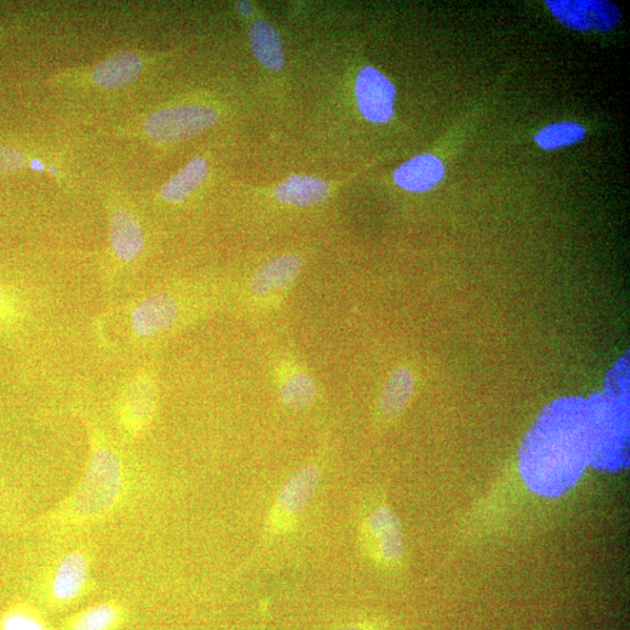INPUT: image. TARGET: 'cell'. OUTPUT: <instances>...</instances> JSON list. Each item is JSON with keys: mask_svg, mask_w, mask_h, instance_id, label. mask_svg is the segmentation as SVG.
<instances>
[{"mask_svg": "<svg viewBox=\"0 0 630 630\" xmlns=\"http://www.w3.org/2000/svg\"><path fill=\"white\" fill-rule=\"evenodd\" d=\"M591 460V416L587 399L581 397L560 398L548 404L521 450L525 479L546 493L566 490Z\"/></svg>", "mask_w": 630, "mask_h": 630, "instance_id": "cell-1", "label": "cell"}, {"mask_svg": "<svg viewBox=\"0 0 630 630\" xmlns=\"http://www.w3.org/2000/svg\"><path fill=\"white\" fill-rule=\"evenodd\" d=\"M592 430V460L605 469L626 463L629 439V355L609 370L604 393L587 399Z\"/></svg>", "mask_w": 630, "mask_h": 630, "instance_id": "cell-2", "label": "cell"}, {"mask_svg": "<svg viewBox=\"0 0 630 630\" xmlns=\"http://www.w3.org/2000/svg\"><path fill=\"white\" fill-rule=\"evenodd\" d=\"M160 60L148 51H120L90 65L61 70L49 83L70 92H117L146 79Z\"/></svg>", "mask_w": 630, "mask_h": 630, "instance_id": "cell-3", "label": "cell"}, {"mask_svg": "<svg viewBox=\"0 0 630 630\" xmlns=\"http://www.w3.org/2000/svg\"><path fill=\"white\" fill-rule=\"evenodd\" d=\"M124 491V471L118 456L104 445L94 447L83 482L72 498L70 512L79 521L106 515Z\"/></svg>", "mask_w": 630, "mask_h": 630, "instance_id": "cell-4", "label": "cell"}, {"mask_svg": "<svg viewBox=\"0 0 630 630\" xmlns=\"http://www.w3.org/2000/svg\"><path fill=\"white\" fill-rule=\"evenodd\" d=\"M218 111L210 105L186 104L154 109L137 119L132 135L152 146L182 143L213 128Z\"/></svg>", "mask_w": 630, "mask_h": 630, "instance_id": "cell-5", "label": "cell"}, {"mask_svg": "<svg viewBox=\"0 0 630 630\" xmlns=\"http://www.w3.org/2000/svg\"><path fill=\"white\" fill-rule=\"evenodd\" d=\"M321 478L320 467L309 463L282 482L264 527L270 538L287 536L296 531L300 517L319 490Z\"/></svg>", "mask_w": 630, "mask_h": 630, "instance_id": "cell-6", "label": "cell"}, {"mask_svg": "<svg viewBox=\"0 0 630 630\" xmlns=\"http://www.w3.org/2000/svg\"><path fill=\"white\" fill-rule=\"evenodd\" d=\"M364 552L381 565H395L404 555V536L399 520L387 505H380L365 516L360 526Z\"/></svg>", "mask_w": 630, "mask_h": 630, "instance_id": "cell-7", "label": "cell"}, {"mask_svg": "<svg viewBox=\"0 0 630 630\" xmlns=\"http://www.w3.org/2000/svg\"><path fill=\"white\" fill-rule=\"evenodd\" d=\"M545 4L560 24L575 31L609 32L621 20L620 9L606 0H546Z\"/></svg>", "mask_w": 630, "mask_h": 630, "instance_id": "cell-8", "label": "cell"}, {"mask_svg": "<svg viewBox=\"0 0 630 630\" xmlns=\"http://www.w3.org/2000/svg\"><path fill=\"white\" fill-rule=\"evenodd\" d=\"M355 96L362 116L373 124H387L394 116L395 87L392 81L374 67L360 71Z\"/></svg>", "mask_w": 630, "mask_h": 630, "instance_id": "cell-9", "label": "cell"}, {"mask_svg": "<svg viewBox=\"0 0 630 630\" xmlns=\"http://www.w3.org/2000/svg\"><path fill=\"white\" fill-rule=\"evenodd\" d=\"M109 215V239L114 256L121 263H132L143 254L146 233L138 216L119 199L113 197Z\"/></svg>", "mask_w": 630, "mask_h": 630, "instance_id": "cell-10", "label": "cell"}, {"mask_svg": "<svg viewBox=\"0 0 630 630\" xmlns=\"http://www.w3.org/2000/svg\"><path fill=\"white\" fill-rule=\"evenodd\" d=\"M157 389L148 374L137 376L126 389L119 402V417L126 430L131 435L143 433L156 410Z\"/></svg>", "mask_w": 630, "mask_h": 630, "instance_id": "cell-11", "label": "cell"}, {"mask_svg": "<svg viewBox=\"0 0 630 630\" xmlns=\"http://www.w3.org/2000/svg\"><path fill=\"white\" fill-rule=\"evenodd\" d=\"M89 566L84 554L65 556L53 575L49 588V600L54 606H67L84 595L88 584Z\"/></svg>", "mask_w": 630, "mask_h": 630, "instance_id": "cell-12", "label": "cell"}, {"mask_svg": "<svg viewBox=\"0 0 630 630\" xmlns=\"http://www.w3.org/2000/svg\"><path fill=\"white\" fill-rule=\"evenodd\" d=\"M179 318L177 301L168 295H156L140 301L131 313L132 332L143 339L167 332Z\"/></svg>", "mask_w": 630, "mask_h": 630, "instance_id": "cell-13", "label": "cell"}, {"mask_svg": "<svg viewBox=\"0 0 630 630\" xmlns=\"http://www.w3.org/2000/svg\"><path fill=\"white\" fill-rule=\"evenodd\" d=\"M445 168L441 160L425 153L406 161L394 173L396 185L402 190L423 193L433 190L444 179Z\"/></svg>", "mask_w": 630, "mask_h": 630, "instance_id": "cell-14", "label": "cell"}, {"mask_svg": "<svg viewBox=\"0 0 630 630\" xmlns=\"http://www.w3.org/2000/svg\"><path fill=\"white\" fill-rule=\"evenodd\" d=\"M301 269V258L295 254L278 256L263 266L250 281L252 292L266 297L291 286Z\"/></svg>", "mask_w": 630, "mask_h": 630, "instance_id": "cell-15", "label": "cell"}, {"mask_svg": "<svg viewBox=\"0 0 630 630\" xmlns=\"http://www.w3.org/2000/svg\"><path fill=\"white\" fill-rule=\"evenodd\" d=\"M210 172L205 158L195 157L162 184L159 196L167 203L186 201L205 182Z\"/></svg>", "mask_w": 630, "mask_h": 630, "instance_id": "cell-16", "label": "cell"}, {"mask_svg": "<svg viewBox=\"0 0 630 630\" xmlns=\"http://www.w3.org/2000/svg\"><path fill=\"white\" fill-rule=\"evenodd\" d=\"M330 194L327 181L313 177L292 174L276 191V197L288 205L309 207L322 202Z\"/></svg>", "mask_w": 630, "mask_h": 630, "instance_id": "cell-17", "label": "cell"}, {"mask_svg": "<svg viewBox=\"0 0 630 630\" xmlns=\"http://www.w3.org/2000/svg\"><path fill=\"white\" fill-rule=\"evenodd\" d=\"M252 50L259 64L269 71H280L286 63V54L278 31L264 20H256L249 29Z\"/></svg>", "mask_w": 630, "mask_h": 630, "instance_id": "cell-18", "label": "cell"}, {"mask_svg": "<svg viewBox=\"0 0 630 630\" xmlns=\"http://www.w3.org/2000/svg\"><path fill=\"white\" fill-rule=\"evenodd\" d=\"M127 611L117 602L90 606L70 618L63 630H117L125 624Z\"/></svg>", "mask_w": 630, "mask_h": 630, "instance_id": "cell-19", "label": "cell"}, {"mask_svg": "<svg viewBox=\"0 0 630 630\" xmlns=\"http://www.w3.org/2000/svg\"><path fill=\"white\" fill-rule=\"evenodd\" d=\"M415 389V377L408 369L395 371L385 383L380 409L385 416H395L408 404Z\"/></svg>", "mask_w": 630, "mask_h": 630, "instance_id": "cell-20", "label": "cell"}, {"mask_svg": "<svg viewBox=\"0 0 630 630\" xmlns=\"http://www.w3.org/2000/svg\"><path fill=\"white\" fill-rule=\"evenodd\" d=\"M0 630H51V628L36 607L19 601L0 613Z\"/></svg>", "mask_w": 630, "mask_h": 630, "instance_id": "cell-21", "label": "cell"}, {"mask_svg": "<svg viewBox=\"0 0 630 630\" xmlns=\"http://www.w3.org/2000/svg\"><path fill=\"white\" fill-rule=\"evenodd\" d=\"M585 136V128L575 121H559L541 129L535 136V141L543 150L553 151L574 146Z\"/></svg>", "mask_w": 630, "mask_h": 630, "instance_id": "cell-22", "label": "cell"}, {"mask_svg": "<svg viewBox=\"0 0 630 630\" xmlns=\"http://www.w3.org/2000/svg\"><path fill=\"white\" fill-rule=\"evenodd\" d=\"M316 396V383L307 374L297 373L284 382L280 387L281 402L290 409L307 408Z\"/></svg>", "mask_w": 630, "mask_h": 630, "instance_id": "cell-23", "label": "cell"}, {"mask_svg": "<svg viewBox=\"0 0 630 630\" xmlns=\"http://www.w3.org/2000/svg\"><path fill=\"white\" fill-rule=\"evenodd\" d=\"M26 165L35 171L47 170L51 173H57L56 170L44 164L43 160L38 158L30 160L23 151L10 147H0V175L17 172Z\"/></svg>", "mask_w": 630, "mask_h": 630, "instance_id": "cell-24", "label": "cell"}, {"mask_svg": "<svg viewBox=\"0 0 630 630\" xmlns=\"http://www.w3.org/2000/svg\"><path fill=\"white\" fill-rule=\"evenodd\" d=\"M335 630H388L383 623L374 620H355L344 622Z\"/></svg>", "mask_w": 630, "mask_h": 630, "instance_id": "cell-25", "label": "cell"}, {"mask_svg": "<svg viewBox=\"0 0 630 630\" xmlns=\"http://www.w3.org/2000/svg\"><path fill=\"white\" fill-rule=\"evenodd\" d=\"M15 317V312L10 303L8 297L4 293L2 287H0V322H11Z\"/></svg>", "mask_w": 630, "mask_h": 630, "instance_id": "cell-26", "label": "cell"}, {"mask_svg": "<svg viewBox=\"0 0 630 630\" xmlns=\"http://www.w3.org/2000/svg\"><path fill=\"white\" fill-rule=\"evenodd\" d=\"M237 11L244 17H252L254 14V7L250 2H239Z\"/></svg>", "mask_w": 630, "mask_h": 630, "instance_id": "cell-27", "label": "cell"}]
</instances>
